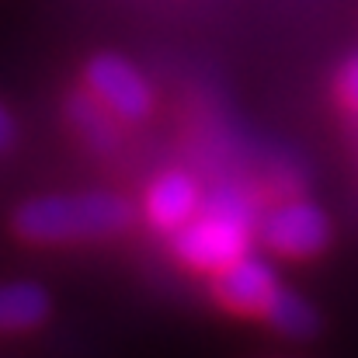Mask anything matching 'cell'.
I'll list each match as a JSON object with an SVG mask.
<instances>
[{"label": "cell", "mask_w": 358, "mask_h": 358, "mask_svg": "<svg viewBox=\"0 0 358 358\" xmlns=\"http://www.w3.org/2000/svg\"><path fill=\"white\" fill-rule=\"evenodd\" d=\"M17 143V122L10 115V108L0 101V153H7Z\"/></svg>", "instance_id": "cell-11"}, {"label": "cell", "mask_w": 358, "mask_h": 358, "mask_svg": "<svg viewBox=\"0 0 358 358\" xmlns=\"http://www.w3.org/2000/svg\"><path fill=\"white\" fill-rule=\"evenodd\" d=\"M84 91L119 122H143L153 112V87L136 63L115 52H98L84 66Z\"/></svg>", "instance_id": "cell-3"}, {"label": "cell", "mask_w": 358, "mask_h": 358, "mask_svg": "<svg viewBox=\"0 0 358 358\" xmlns=\"http://www.w3.org/2000/svg\"><path fill=\"white\" fill-rule=\"evenodd\" d=\"M66 119L73 125V132L84 139V146H91L94 153H115L119 150V119L98 105L87 91L80 98L66 101Z\"/></svg>", "instance_id": "cell-8"}, {"label": "cell", "mask_w": 358, "mask_h": 358, "mask_svg": "<svg viewBox=\"0 0 358 358\" xmlns=\"http://www.w3.org/2000/svg\"><path fill=\"white\" fill-rule=\"evenodd\" d=\"M132 202L119 192L35 195L14 213V234L28 243L63 247L122 237L132 227Z\"/></svg>", "instance_id": "cell-1"}, {"label": "cell", "mask_w": 358, "mask_h": 358, "mask_svg": "<svg viewBox=\"0 0 358 358\" xmlns=\"http://www.w3.org/2000/svg\"><path fill=\"white\" fill-rule=\"evenodd\" d=\"M257 237L264 240V247L278 257L289 261H306L317 257L327 240H331V223L324 216V209H317L306 199H285L278 206H271L261 223H257Z\"/></svg>", "instance_id": "cell-4"}, {"label": "cell", "mask_w": 358, "mask_h": 358, "mask_svg": "<svg viewBox=\"0 0 358 358\" xmlns=\"http://www.w3.org/2000/svg\"><path fill=\"white\" fill-rule=\"evenodd\" d=\"M338 94L345 98V105H352L358 112V56L341 70V77H338Z\"/></svg>", "instance_id": "cell-10"}, {"label": "cell", "mask_w": 358, "mask_h": 358, "mask_svg": "<svg viewBox=\"0 0 358 358\" xmlns=\"http://www.w3.org/2000/svg\"><path fill=\"white\" fill-rule=\"evenodd\" d=\"M202 188L188 171H164L150 181L143 195V216L160 234H178L202 206Z\"/></svg>", "instance_id": "cell-6"}, {"label": "cell", "mask_w": 358, "mask_h": 358, "mask_svg": "<svg viewBox=\"0 0 358 358\" xmlns=\"http://www.w3.org/2000/svg\"><path fill=\"white\" fill-rule=\"evenodd\" d=\"M49 310H52L49 292L38 282H28V278L0 282V334L35 331L49 317Z\"/></svg>", "instance_id": "cell-7"}, {"label": "cell", "mask_w": 358, "mask_h": 358, "mask_svg": "<svg viewBox=\"0 0 358 358\" xmlns=\"http://www.w3.org/2000/svg\"><path fill=\"white\" fill-rule=\"evenodd\" d=\"M257 223L261 220L254 216V202L240 188H216L209 199H202L199 213L174 234L171 250L181 264L216 275L250 254Z\"/></svg>", "instance_id": "cell-2"}, {"label": "cell", "mask_w": 358, "mask_h": 358, "mask_svg": "<svg viewBox=\"0 0 358 358\" xmlns=\"http://www.w3.org/2000/svg\"><path fill=\"white\" fill-rule=\"evenodd\" d=\"M282 289L275 268L254 254H243L240 261L227 264L213 275V296L223 310L243 313V317H264L275 292Z\"/></svg>", "instance_id": "cell-5"}, {"label": "cell", "mask_w": 358, "mask_h": 358, "mask_svg": "<svg viewBox=\"0 0 358 358\" xmlns=\"http://www.w3.org/2000/svg\"><path fill=\"white\" fill-rule=\"evenodd\" d=\"M261 320H264L275 334H282V338H289V341H306V338H313L317 327H320V317H317L313 303L303 299L299 292H289L285 285L275 292V299H271V306L264 310Z\"/></svg>", "instance_id": "cell-9"}]
</instances>
